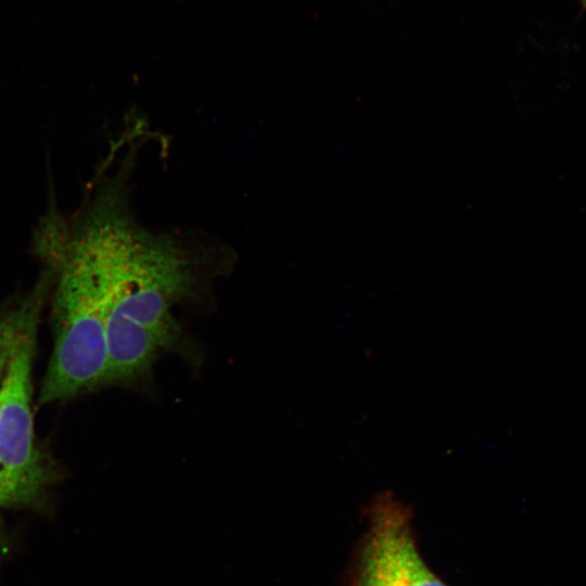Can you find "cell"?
<instances>
[{"label": "cell", "mask_w": 586, "mask_h": 586, "mask_svg": "<svg viewBox=\"0 0 586 586\" xmlns=\"http://www.w3.org/2000/svg\"><path fill=\"white\" fill-rule=\"evenodd\" d=\"M582 2L586 5V0H582Z\"/></svg>", "instance_id": "cell-6"}, {"label": "cell", "mask_w": 586, "mask_h": 586, "mask_svg": "<svg viewBox=\"0 0 586 586\" xmlns=\"http://www.w3.org/2000/svg\"><path fill=\"white\" fill-rule=\"evenodd\" d=\"M7 365V351L3 346L0 345V381L3 375Z\"/></svg>", "instance_id": "cell-5"}, {"label": "cell", "mask_w": 586, "mask_h": 586, "mask_svg": "<svg viewBox=\"0 0 586 586\" xmlns=\"http://www.w3.org/2000/svg\"><path fill=\"white\" fill-rule=\"evenodd\" d=\"M38 245L52 267L53 349L38 405L69 399L106 384V283L99 246L76 217L69 227L52 221Z\"/></svg>", "instance_id": "cell-2"}, {"label": "cell", "mask_w": 586, "mask_h": 586, "mask_svg": "<svg viewBox=\"0 0 586 586\" xmlns=\"http://www.w3.org/2000/svg\"><path fill=\"white\" fill-rule=\"evenodd\" d=\"M44 277L21 305L0 317L7 365L0 381V508L34 504L52 482V467L35 441L31 371Z\"/></svg>", "instance_id": "cell-3"}, {"label": "cell", "mask_w": 586, "mask_h": 586, "mask_svg": "<svg viewBox=\"0 0 586 586\" xmlns=\"http://www.w3.org/2000/svg\"><path fill=\"white\" fill-rule=\"evenodd\" d=\"M355 586H447L423 561L408 510L391 495H382L371 508Z\"/></svg>", "instance_id": "cell-4"}, {"label": "cell", "mask_w": 586, "mask_h": 586, "mask_svg": "<svg viewBox=\"0 0 586 586\" xmlns=\"http://www.w3.org/2000/svg\"><path fill=\"white\" fill-rule=\"evenodd\" d=\"M130 180L103 179L79 212L99 246L106 283V384L144 378L179 327L173 307L189 294L217 246L200 232L154 231L131 209Z\"/></svg>", "instance_id": "cell-1"}]
</instances>
